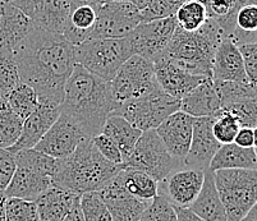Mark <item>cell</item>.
I'll return each instance as SVG.
<instances>
[{
	"label": "cell",
	"mask_w": 257,
	"mask_h": 221,
	"mask_svg": "<svg viewBox=\"0 0 257 221\" xmlns=\"http://www.w3.org/2000/svg\"><path fill=\"white\" fill-rule=\"evenodd\" d=\"M12 55L21 82L36 91L39 102L62 105L65 83L76 66L74 46L63 35L35 25Z\"/></svg>",
	"instance_id": "1"
},
{
	"label": "cell",
	"mask_w": 257,
	"mask_h": 221,
	"mask_svg": "<svg viewBox=\"0 0 257 221\" xmlns=\"http://www.w3.org/2000/svg\"><path fill=\"white\" fill-rule=\"evenodd\" d=\"M60 109L92 138L101 133L105 120L114 113L116 104L109 82L76 64L65 83Z\"/></svg>",
	"instance_id": "2"
},
{
	"label": "cell",
	"mask_w": 257,
	"mask_h": 221,
	"mask_svg": "<svg viewBox=\"0 0 257 221\" xmlns=\"http://www.w3.org/2000/svg\"><path fill=\"white\" fill-rule=\"evenodd\" d=\"M123 169L121 165L107 161L87 138L65 159H58L53 184L59 185L78 196L99 192Z\"/></svg>",
	"instance_id": "3"
},
{
	"label": "cell",
	"mask_w": 257,
	"mask_h": 221,
	"mask_svg": "<svg viewBox=\"0 0 257 221\" xmlns=\"http://www.w3.org/2000/svg\"><path fill=\"white\" fill-rule=\"evenodd\" d=\"M224 39L225 36L218 22L207 18L195 32L177 27L172 40L158 58L168 60L191 74L212 78L215 51Z\"/></svg>",
	"instance_id": "4"
},
{
	"label": "cell",
	"mask_w": 257,
	"mask_h": 221,
	"mask_svg": "<svg viewBox=\"0 0 257 221\" xmlns=\"http://www.w3.org/2000/svg\"><path fill=\"white\" fill-rule=\"evenodd\" d=\"M133 55L128 37L88 39L74 46L76 64L82 66L101 80L110 82L123 64Z\"/></svg>",
	"instance_id": "5"
},
{
	"label": "cell",
	"mask_w": 257,
	"mask_h": 221,
	"mask_svg": "<svg viewBox=\"0 0 257 221\" xmlns=\"http://www.w3.org/2000/svg\"><path fill=\"white\" fill-rule=\"evenodd\" d=\"M214 178L226 220L240 221L257 202V170H218Z\"/></svg>",
	"instance_id": "6"
},
{
	"label": "cell",
	"mask_w": 257,
	"mask_h": 221,
	"mask_svg": "<svg viewBox=\"0 0 257 221\" xmlns=\"http://www.w3.org/2000/svg\"><path fill=\"white\" fill-rule=\"evenodd\" d=\"M181 108V100L165 94L158 87L150 94L124 102L114 110L113 115L124 118L141 132L156 129L161 123Z\"/></svg>",
	"instance_id": "7"
},
{
	"label": "cell",
	"mask_w": 257,
	"mask_h": 221,
	"mask_svg": "<svg viewBox=\"0 0 257 221\" xmlns=\"http://www.w3.org/2000/svg\"><path fill=\"white\" fill-rule=\"evenodd\" d=\"M109 86L116 108L124 102L150 94L159 87L154 63L146 58L132 55L119 68Z\"/></svg>",
	"instance_id": "8"
},
{
	"label": "cell",
	"mask_w": 257,
	"mask_h": 221,
	"mask_svg": "<svg viewBox=\"0 0 257 221\" xmlns=\"http://www.w3.org/2000/svg\"><path fill=\"white\" fill-rule=\"evenodd\" d=\"M121 166L123 169L146 173L156 181H161L173 170L183 166V164L168 152L155 129H150L142 132L135 150Z\"/></svg>",
	"instance_id": "9"
},
{
	"label": "cell",
	"mask_w": 257,
	"mask_h": 221,
	"mask_svg": "<svg viewBox=\"0 0 257 221\" xmlns=\"http://www.w3.org/2000/svg\"><path fill=\"white\" fill-rule=\"evenodd\" d=\"M141 23V11L132 2H105L90 39H123Z\"/></svg>",
	"instance_id": "10"
},
{
	"label": "cell",
	"mask_w": 257,
	"mask_h": 221,
	"mask_svg": "<svg viewBox=\"0 0 257 221\" xmlns=\"http://www.w3.org/2000/svg\"><path fill=\"white\" fill-rule=\"evenodd\" d=\"M177 27L178 25L174 16L150 22H141L127 36L133 55L154 62L167 48Z\"/></svg>",
	"instance_id": "11"
},
{
	"label": "cell",
	"mask_w": 257,
	"mask_h": 221,
	"mask_svg": "<svg viewBox=\"0 0 257 221\" xmlns=\"http://www.w3.org/2000/svg\"><path fill=\"white\" fill-rule=\"evenodd\" d=\"M205 171L206 170L183 165L159 181L158 194L165 197L174 207L189 208L200 194L204 184Z\"/></svg>",
	"instance_id": "12"
},
{
	"label": "cell",
	"mask_w": 257,
	"mask_h": 221,
	"mask_svg": "<svg viewBox=\"0 0 257 221\" xmlns=\"http://www.w3.org/2000/svg\"><path fill=\"white\" fill-rule=\"evenodd\" d=\"M87 138L91 137L81 129L71 116L60 113L57 122L51 125L50 129L34 148L54 159H65Z\"/></svg>",
	"instance_id": "13"
},
{
	"label": "cell",
	"mask_w": 257,
	"mask_h": 221,
	"mask_svg": "<svg viewBox=\"0 0 257 221\" xmlns=\"http://www.w3.org/2000/svg\"><path fill=\"white\" fill-rule=\"evenodd\" d=\"M195 118L178 110L169 115L155 131L168 152L183 164L192 141Z\"/></svg>",
	"instance_id": "14"
},
{
	"label": "cell",
	"mask_w": 257,
	"mask_h": 221,
	"mask_svg": "<svg viewBox=\"0 0 257 221\" xmlns=\"http://www.w3.org/2000/svg\"><path fill=\"white\" fill-rule=\"evenodd\" d=\"M215 115L201 116L193 120L192 141L183 165L187 167H195L201 170H207L211 159L220 147L212 133V125Z\"/></svg>",
	"instance_id": "15"
},
{
	"label": "cell",
	"mask_w": 257,
	"mask_h": 221,
	"mask_svg": "<svg viewBox=\"0 0 257 221\" xmlns=\"http://www.w3.org/2000/svg\"><path fill=\"white\" fill-rule=\"evenodd\" d=\"M116 175L99 190L111 218L113 221H140L142 213L151 202L140 201L130 194L120 184Z\"/></svg>",
	"instance_id": "16"
},
{
	"label": "cell",
	"mask_w": 257,
	"mask_h": 221,
	"mask_svg": "<svg viewBox=\"0 0 257 221\" xmlns=\"http://www.w3.org/2000/svg\"><path fill=\"white\" fill-rule=\"evenodd\" d=\"M62 109L59 105L39 102L36 110L23 120V127L21 136L15 145L8 148L12 153H16L21 150L34 148L51 128V125L57 122Z\"/></svg>",
	"instance_id": "17"
},
{
	"label": "cell",
	"mask_w": 257,
	"mask_h": 221,
	"mask_svg": "<svg viewBox=\"0 0 257 221\" xmlns=\"http://www.w3.org/2000/svg\"><path fill=\"white\" fill-rule=\"evenodd\" d=\"M34 26V21L21 9L0 0V54L13 53Z\"/></svg>",
	"instance_id": "18"
},
{
	"label": "cell",
	"mask_w": 257,
	"mask_h": 221,
	"mask_svg": "<svg viewBox=\"0 0 257 221\" xmlns=\"http://www.w3.org/2000/svg\"><path fill=\"white\" fill-rule=\"evenodd\" d=\"M153 63L159 87L164 91L165 94L177 100L183 99L193 88L197 87L205 78H209V77L195 76V74L188 73L161 58H158Z\"/></svg>",
	"instance_id": "19"
},
{
	"label": "cell",
	"mask_w": 257,
	"mask_h": 221,
	"mask_svg": "<svg viewBox=\"0 0 257 221\" xmlns=\"http://www.w3.org/2000/svg\"><path fill=\"white\" fill-rule=\"evenodd\" d=\"M212 80L248 82L239 48L230 39H224L215 51Z\"/></svg>",
	"instance_id": "20"
},
{
	"label": "cell",
	"mask_w": 257,
	"mask_h": 221,
	"mask_svg": "<svg viewBox=\"0 0 257 221\" xmlns=\"http://www.w3.org/2000/svg\"><path fill=\"white\" fill-rule=\"evenodd\" d=\"M78 194L53 184L35 201L39 213V221H62L71 212Z\"/></svg>",
	"instance_id": "21"
},
{
	"label": "cell",
	"mask_w": 257,
	"mask_h": 221,
	"mask_svg": "<svg viewBox=\"0 0 257 221\" xmlns=\"http://www.w3.org/2000/svg\"><path fill=\"white\" fill-rule=\"evenodd\" d=\"M99 7L72 2L71 12L62 34L65 40L69 41L73 46H78L88 40L96 22Z\"/></svg>",
	"instance_id": "22"
},
{
	"label": "cell",
	"mask_w": 257,
	"mask_h": 221,
	"mask_svg": "<svg viewBox=\"0 0 257 221\" xmlns=\"http://www.w3.org/2000/svg\"><path fill=\"white\" fill-rule=\"evenodd\" d=\"M221 109L212 78H205L196 88L181 100L179 110L193 118L210 116Z\"/></svg>",
	"instance_id": "23"
},
{
	"label": "cell",
	"mask_w": 257,
	"mask_h": 221,
	"mask_svg": "<svg viewBox=\"0 0 257 221\" xmlns=\"http://www.w3.org/2000/svg\"><path fill=\"white\" fill-rule=\"evenodd\" d=\"M51 185H53V179L50 176L35 173L23 167H17L11 183L4 190V194L7 198L15 197V198L35 202L40 194H43Z\"/></svg>",
	"instance_id": "24"
},
{
	"label": "cell",
	"mask_w": 257,
	"mask_h": 221,
	"mask_svg": "<svg viewBox=\"0 0 257 221\" xmlns=\"http://www.w3.org/2000/svg\"><path fill=\"white\" fill-rule=\"evenodd\" d=\"M189 210L204 221H228L219 193L215 185L214 171H205L204 184L196 201L189 206Z\"/></svg>",
	"instance_id": "25"
},
{
	"label": "cell",
	"mask_w": 257,
	"mask_h": 221,
	"mask_svg": "<svg viewBox=\"0 0 257 221\" xmlns=\"http://www.w3.org/2000/svg\"><path fill=\"white\" fill-rule=\"evenodd\" d=\"M257 170V157L254 148H243L238 145H221L209 165V170Z\"/></svg>",
	"instance_id": "26"
},
{
	"label": "cell",
	"mask_w": 257,
	"mask_h": 221,
	"mask_svg": "<svg viewBox=\"0 0 257 221\" xmlns=\"http://www.w3.org/2000/svg\"><path fill=\"white\" fill-rule=\"evenodd\" d=\"M71 7L72 0H36L32 21L40 29L62 35Z\"/></svg>",
	"instance_id": "27"
},
{
	"label": "cell",
	"mask_w": 257,
	"mask_h": 221,
	"mask_svg": "<svg viewBox=\"0 0 257 221\" xmlns=\"http://www.w3.org/2000/svg\"><path fill=\"white\" fill-rule=\"evenodd\" d=\"M101 133L109 137L115 143L121 153L123 162H124L135 150V146L141 137L142 132L133 127L124 118L111 114L105 120Z\"/></svg>",
	"instance_id": "28"
},
{
	"label": "cell",
	"mask_w": 257,
	"mask_h": 221,
	"mask_svg": "<svg viewBox=\"0 0 257 221\" xmlns=\"http://www.w3.org/2000/svg\"><path fill=\"white\" fill-rule=\"evenodd\" d=\"M116 178L124 189L140 201L151 202L158 196L159 181L149 174L132 169H121Z\"/></svg>",
	"instance_id": "29"
},
{
	"label": "cell",
	"mask_w": 257,
	"mask_h": 221,
	"mask_svg": "<svg viewBox=\"0 0 257 221\" xmlns=\"http://www.w3.org/2000/svg\"><path fill=\"white\" fill-rule=\"evenodd\" d=\"M229 39L237 46L257 43V6L244 4L237 9Z\"/></svg>",
	"instance_id": "30"
},
{
	"label": "cell",
	"mask_w": 257,
	"mask_h": 221,
	"mask_svg": "<svg viewBox=\"0 0 257 221\" xmlns=\"http://www.w3.org/2000/svg\"><path fill=\"white\" fill-rule=\"evenodd\" d=\"M13 155H15L17 167L29 169V170L50 176L53 179V175L57 170L58 159H54L41 151H37L36 148L21 150Z\"/></svg>",
	"instance_id": "31"
},
{
	"label": "cell",
	"mask_w": 257,
	"mask_h": 221,
	"mask_svg": "<svg viewBox=\"0 0 257 221\" xmlns=\"http://www.w3.org/2000/svg\"><path fill=\"white\" fill-rule=\"evenodd\" d=\"M214 81V80H212ZM215 90L220 100L221 109L235 102L257 96V88L249 82H230V81H214Z\"/></svg>",
	"instance_id": "32"
},
{
	"label": "cell",
	"mask_w": 257,
	"mask_h": 221,
	"mask_svg": "<svg viewBox=\"0 0 257 221\" xmlns=\"http://www.w3.org/2000/svg\"><path fill=\"white\" fill-rule=\"evenodd\" d=\"M9 108L15 111L21 119H27L39 106V96L36 91L29 85L21 82L15 90L9 94L7 99Z\"/></svg>",
	"instance_id": "33"
},
{
	"label": "cell",
	"mask_w": 257,
	"mask_h": 221,
	"mask_svg": "<svg viewBox=\"0 0 257 221\" xmlns=\"http://www.w3.org/2000/svg\"><path fill=\"white\" fill-rule=\"evenodd\" d=\"M23 120L9 108L6 102H0V148H11L18 141L22 132Z\"/></svg>",
	"instance_id": "34"
},
{
	"label": "cell",
	"mask_w": 257,
	"mask_h": 221,
	"mask_svg": "<svg viewBox=\"0 0 257 221\" xmlns=\"http://www.w3.org/2000/svg\"><path fill=\"white\" fill-rule=\"evenodd\" d=\"M175 20L179 29L187 32H195L207 20L206 9L197 0H189L175 13Z\"/></svg>",
	"instance_id": "35"
},
{
	"label": "cell",
	"mask_w": 257,
	"mask_h": 221,
	"mask_svg": "<svg viewBox=\"0 0 257 221\" xmlns=\"http://www.w3.org/2000/svg\"><path fill=\"white\" fill-rule=\"evenodd\" d=\"M79 207L85 221H113L100 192H87L81 194Z\"/></svg>",
	"instance_id": "36"
},
{
	"label": "cell",
	"mask_w": 257,
	"mask_h": 221,
	"mask_svg": "<svg viewBox=\"0 0 257 221\" xmlns=\"http://www.w3.org/2000/svg\"><path fill=\"white\" fill-rule=\"evenodd\" d=\"M20 83V74L12 53L0 54V102H6L9 94Z\"/></svg>",
	"instance_id": "37"
},
{
	"label": "cell",
	"mask_w": 257,
	"mask_h": 221,
	"mask_svg": "<svg viewBox=\"0 0 257 221\" xmlns=\"http://www.w3.org/2000/svg\"><path fill=\"white\" fill-rule=\"evenodd\" d=\"M215 115V122L212 125V133L216 141L220 145L233 143L238 131H239V123L237 122L234 116L228 113L224 109H220Z\"/></svg>",
	"instance_id": "38"
},
{
	"label": "cell",
	"mask_w": 257,
	"mask_h": 221,
	"mask_svg": "<svg viewBox=\"0 0 257 221\" xmlns=\"http://www.w3.org/2000/svg\"><path fill=\"white\" fill-rule=\"evenodd\" d=\"M189 0H151L141 11V22H150L175 16L177 11Z\"/></svg>",
	"instance_id": "39"
},
{
	"label": "cell",
	"mask_w": 257,
	"mask_h": 221,
	"mask_svg": "<svg viewBox=\"0 0 257 221\" xmlns=\"http://www.w3.org/2000/svg\"><path fill=\"white\" fill-rule=\"evenodd\" d=\"M223 109L234 116L240 128H257V96L248 97Z\"/></svg>",
	"instance_id": "40"
},
{
	"label": "cell",
	"mask_w": 257,
	"mask_h": 221,
	"mask_svg": "<svg viewBox=\"0 0 257 221\" xmlns=\"http://www.w3.org/2000/svg\"><path fill=\"white\" fill-rule=\"evenodd\" d=\"M6 216L7 221H39L36 203L15 197L7 198Z\"/></svg>",
	"instance_id": "41"
},
{
	"label": "cell",
	"mask_w": 257,
	"mask_h": 221,
	"mask_svg": "<svg viewBox=\"0 0 257 221\" xmlns=\"http://www.w3.org/2000/svg\"><path fill=\"white\" fill-rule=\"evenodd\" d=\"M140 221H179L174 206L165 197L158 194L147 206Z\"/></svg>",
	"instance_id": "42"
},
{
	"label": "cell",
	"mask_w": 257,
	"mask_h": 221,
	"mask_svg": "<svg viewBox=\"0 0 257 221\" xmlns=\"http://www.w3.org/2000/svg\"><path fill=\"white\" fill-rule=\"evenodd\" d=\"M240 54H242L244 71L247 74V80L252 86L257 88V43L240 45Z\"/></svg>",
	"instance_id": "43"
},
{
	"label": "cell",
	"mask_w": 257,
	"mask_h": 221,
	"mask_svg": "<svg viewBox=\"0 0 257 221\" xmlns=\"http://www.w3.org/2000/svg\"><path fill=\"white\" fill-rule=\"evenodd\" d=\"M92 142L95 147L97 148V151L104 156L107 161L113 162L115 165L123 164L120 151L109 137L105 136L104 133H99L97 136L92 137Z\"/></svg>",
	"instance_id": "44"
},
{
	"label": "cell",
	"mask_w": 257,
	"mask_h": 221,
	"mask_svg": "<svg viewBox=\"0 0 257 221\" xmlns=\"http://www.w3.org/2000/svg\"><path fill=\"white\" fill-rule=\"evenodd\" d=\"M17 164L15 155L6 148H0V192H4L15 175Z\"/></svg>",
	"instance_id": "45"
},
{
	"label": "cell",
	"mask_w": 257,
	"mask_h": 221,
	"mask_svg": "<svg viewBox=\"0 0 257 221\" xmlns=\"http://www.w3.org/2000/svg\"><path fill=\"white\" fill-rule=\"evenodd\" d=\"M234 143L243 148H253V129L252 128H239Z\"/></svg>",
	"instance_id": "46"
},
{
	"label": "cell",
	"mask_w": 257,
	"mask_h": 221,
	"mask_svg": "<svg viewBox=\"0 0 257 221\" xmlns=\"http://www.w3.org/2000/svg\"><path fill=\"white\" fill-rule=\"evenodd\" d=\"M4 3L12 4L16 8L21 9L26 16H29L32 20V16L35 13V8H36V0H2Z\"/></svg>",
	"instance_id": "47"
},
{
	"label": "cell",
	"mask_w": 257,
	"mask_h": 221,
	"mask_svg": "<svg viewBox=\"0 0 257 221\" xmlns=\"http://www.w3.org/2000/svg\"><path fill=\"white\" fill-rule=\"evenodd\" d=\"M174 208L177 211V216H178L179 221H204L189 208H181V207H174Z\"/></svg>",
	"instance_id": "48"
},
{
	"label": "cell",
	"mask_w": 257,
	"mask_h": 221,
	"mask_svg": "<svg viewBox=\"0 0 257 221\" xmlns=\"http://www.w3.org/2000/svg\"><path fill=\"white\" fill-rule=\"evenodd\" d=\"M81 197V196H79ZM62 221H85L82 216V211H81V207H79V199L76 202V204L73 206V208L71 210V212L65 216Z\"/></svg>",
	"instance_id": "49"
},
{
	"label": "cell",
	"mask_w": 257,
	"mask_h": 221,
	"mask_svg": "<svg viewBox=\"0 0 257 221\" xmlns=\"http://www.w3.org/2000/svg\"><path fill=\"white\" fill-rule=\"evenodd\" d=\"M6 202H7V196L4 194V192H0V221H7Z\"/></svg>",
	"instance_id": "50"
},
{
	"label": "cell",
	"mask_w": 257,
	"mask_h": 221,
	"mask_svg": "<svg viewBox=\"0 0 257 221\" xmlns=\"http://www.w3.org/2000/svg\"><path fill=\"white\" fill-rule=\"evenodd\" d=\"M240 221H257V202L252 206L251 210L246 213V216Z\"/></svg>",
	"instance_id": "51"
},
{
	"label": "cell",
	"mask_w": 257,
	"mask_h": 221,
	"mask_svg": "<svg viewBox=\"0 0 257 221\" xmlns=\"http://www.w3.org/2000/svg\"><path fill=\"white\" fill-rule=\"evenodd\" d=\"M74 3H87V4H92V6H101L104 4L106 0H72Z\"/></svg>",
	"instance_id": "52"
},
{
	"label": "cell",
	"mask_w": 257,
	"mask_h": 221,
	"mask_svg": "<svg viewBox=\"0 0 257 221\" xmlns=\"http://www.w3.org/2000/svg\"><path fill=\"white\" fill-rule=\"evenodd\" d=\"M238 7L244 6V4H253V6H257V0H237Z\"/></svg>",
	"instance_id": "53"
},
{
	"label": "cell",
	"mask_w": 257,
	"mask_h": 221,
	"mask_svg": "<svg viewBox=\"0 0 257 221\" xmlns=\"http://www.w3.org/2000/svg\"><path fill=\"white\" fill-rule=\"evenodd\" d=\"M253 148H257V128H253Z\"/></svg>",
	"instance_id": "54"
},
{
	"label": "cell",
	"mask_w": 257,
	"mask_h": 221,
	"mask_svg": "<svg viewBox=\"0 0 257 221\" xmlns=\"http://www.w3.org/2000/svg\"><path fill=\"white\" fill-rule=\"evenodd\" d=\"M106 2H132V0H106Z\"/></svg>",
	"instance_id": "55"
},
{
	"label": "cell",
	"mask_w": 257,
	"mask_h": 221,
	"mask_svg": "<svg viewBox=\"0 0 257 221\" xmlns=\"http://www.w3.org/2000/svg\"><path fill=\"white\" fill-rule=\"evenodd\" d=\"M254 152H256V157H257V148H254Z\"/></svg>",
	"instance_id": "56"
}]
</instances>
